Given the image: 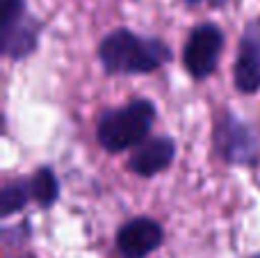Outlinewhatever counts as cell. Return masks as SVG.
Returning <instances> with one entry per match:
<instances>
[{"mask_svg":"<svg viewBox=\"0 0 260 258\" xmlns=\"http://www.w3.org/2000/svg\"><path fill=\"white\" fill-rule=\"evenodd\" d=\"M30 199H35L30 181H9L3 187V195H0V215L9 217V215L18 213V210L25 208Z\"/></svg>","mask_w":260,"mask_h":258,"instance_id":"cell-9","label":"cell"},{"mask_svg":"<svg viewBox=\"0 0 260 258\" xmlns=\"http://www.w3.org/2000/svg\"><path fill=\"white\" fill-rule=\"evenodd\" d=\"M41 23L27 9V0H0V50L7 59H25L39 46Z\"/></svg>","mask_w":260,"mask_h":258,"instance_id":"cell-3","label":"cell"},{"mask_svg":"<svg viewBox=\"0 0 260 258\" xmlns=\"http://www.w3.org/2000/svg\"><path fill=\"white\" fill-rule=\"evenodd\" d=\"M99 59L110 76H137L167 64L171 59V50L157 37H139L128 27H119L103 37Z\"/></svg>","mask_w":260,"mask_h":258,"instance_id":"cell-1","label":"cell"},{"mask_svg":"<svg viewBox=\"0 0 260 258\" xmlns=\"http://www.w3.org/2000/svg\"><path fill=\"white\" fill-rule=\"evenodd\" d=\"M165 240L162 227L151 217H135L123 224L117 236V249L121 258H146Z\"/></svg>","mask_w":260,"mask_h":258,"instance_id":"cell-7","label":"cell"},{"mask_svg":"<svg viewBox=\"0 0 260 258\" xmlns=\"http://www.w3.org/2000/svg\"><path fill=\"white\" fill-rule=\"evenodd\" d=\"M253 258H260V254H258V256H253Z\"/></svg>","mask_w":260,"mask_h":258,"instance_id":"cell-12","label":"cell"},{"mask_svg":"<svg viewBox=\"0 0 260 258\" xmlns=\"http://www.w3.org/2000/svg\"><path fill=\"white\" fill-rule=\"evenodd\" d=\"M187 7H199V5H208V7H224V5H229L231 0H183Z\"/></svg>","mask_w":260,"mask_h":258,"instance_id":"cell-11","label":"cell"},{"mask_svg":"<svg viewBox=\"0 0 260 258\" xmlns=\"http://www.w3.org/2000/svg\"><path fill=\"white\" fill-rule=\"evenodd\" d=\"M155 121V105L151 101H133L123 108H114L103 112L99 119L96 137L101 146L110 153H121L128 149H137L144 144Z\"/></svg>","mask_w":260,"mask_h":258,"instance_id":"cell-2","label":"cell"},{"mask_svg":"<svg viewBox=\"0 0 260 258\" xmlns=\"http://www.w3.org/2000/svg\"><path fill=\"white\" fill-rule=\"evenodd\" d=\"M233 80L242 94H256L260 89V18L251 21L242 32Z\"/></svg>","mask_w":260,"mask_h":258,"instance_id":"cell-6","label":"cell"},{"mask_svg":"<svg viewBox=\"0 0 260 258\" xmlns=\"http://www.w3.org/2000/svg\"><path fill=\"white\" fill-rule=\"evenodd\" d=\"M174 155L176 144L171 137H153V140H146L133 151L128 160V169L144 178L155 176L174 163Z\"/></svg>","mask_w":260,"mask_h":258,"instance_id":"cell-8","label":"cell"},{"mask_svg":"<svg viewBox=\"0 0 260 258\" xmlns=\"http://www.w3.org/2000/svg\"><path fill=\"white\" fill-rule=\"evenodd\" d=\"M224 50V32L215 23H201L189 32L183 48V62L194 80H203L217 69Z\"/></svg>","mask_w":260,"mask_h":258,"instance_id":"cell-5","label":"cell"},{"mask_svg":"<svg viewBox=\"0 0 260 258\" xmlns=\"http://www.w3.org/2000/svg\"><path fill=\"white\" fill-rule=\"evenodd\" d=\"M30 185H32V197H35V201L41 208H50V206L57 201L59 183H57V176L53 174V169L41 167L39 172L30 178Z\"/></svg>","mask_w":260,"mask_h":258,"instance_id":"cell-10","label":"cell"},{"mask_svg":"<svg viewBox=\"0 0 260 258\" xmlns=\"http://www.w3.org/2000/svg\"><path fill=\"white\" fill-rule=\"evenodd\" d=\"M215 149L231 165H256L260 158L258 135L231 112H224L215 123Z\"/></svg>","mask_w":260,"mask_h":258,"instance_id":"cell-4","label":"cell"}]
</instances>
